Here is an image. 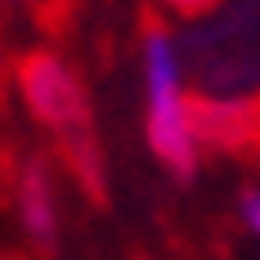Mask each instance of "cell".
Listing matches in <instances>:
<instances>
[{
  "label": "cell",
  "mask_w": 260,
  "mask_h": 260,
  "mask_svg": "<svg viewBox=\"0 0 260 260\" xmlns=\"http://www.w3.org/2000/svg\"><path fill=\"white\" fill-rule=\"evenodd\" d=\"M18 94H23L27 112L63 144L85 193L104 198V161H99V144L90 130V99L81 90V77L54 50H27L18 58Z\"/></svg>",
  "instance_id": "1"
},
{
  "label": "cell",
  "mask_w": 260,
  "mask_h": 260,
  "mask_svg": "<svg viewBox=\"0 0 260 260\" xmlns=\"http://www.w3.org/2000/svg\"><path fill=\"white\" fill-rule=\"evenodd\" d=\"M144 90H148L144 135L153 157L175 180H193L202 161V139L193 126V99L180 85V50L161 27L144 31Z\"/></svg>",
  "instance_id": "2"
},
{
  "label": "cell",
  "mask_w": 260,
  "mask_h": 260,
  "mask_svg": "<svg viewBox=\"0 0 260 260\" xmlns=\"http://www.w3.org/2000/svg\"><path fill=\"white\" fill-rule=\"evenodd\" d=\"M18 220L41 256L58 251V198H54V175L41 157H31L18 175Z\"/></svg>",
  "instance_id": "3"
},
{
  "label": "cell",
  "mask_w": 260,
  "mask_h": 260,
  "mask_svg": "<svg viewBox=\"0 0 260 260\" xmlns=\"http://www.w3.org/2000/svg\"><path fill=\"white\" fill-rule=\"evenodd\" d=\"M251 121H256V112L247 104H207V99H193V126H198L202 144L234 148V144H242L251 135Z\"/></svg>",
  "instance_id": "4"
},
{
  "label": "cell",
  "mask_w": 260,
  "mask_h": 260,
  "mask_svg": "<svg viewBox=\"0 0 260 260\" xmlns=\"http://www.w3.org/2000/svg\"><path fill=\"white\" fill-rule=\"evenodd\" d=\"M238 211H242V224L260 238V188H247V193H242V202H238Z\"/></svg>",
  "instance_id": "5"
},
{
  "label": "cell",
  "mask_w": 260,
  "mask_h": 260,
  "mask_svg": "<svg viewBox=\"0 0 260 260\" xmlns=\"http://www.w3.org/2000/svg\"><path fill=\"white\" fill-rule=\"evenodd\" d=\"M166 5H171L175 14H188V18H193V14H207V9H215L220 0H166Z\"/></svg>",
  "instance_id": "6"
},
{
  "label": "cell",
  "mask_w": 260,
  "mask_h": 260,
  "mask_svg": "<svg viewBox=\"0 0 260 260\" xmlns=\"http://www.w3.org/2000/svg\"><path fill=\"white\" fill-rule=\"evenodd\" d=\"M14 5H23V0H14Z\"/></svg>",
  "instance_id": "7"
}]
</instances>
